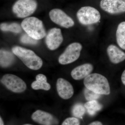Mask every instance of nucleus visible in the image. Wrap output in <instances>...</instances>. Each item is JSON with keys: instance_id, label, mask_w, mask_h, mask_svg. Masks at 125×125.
<instances>
[{"instance_id": "1", "label": "nucleus", "mask_w": 125, "mask_h": 125, "mask_svg": "<svg viewBox=\"0 0 125 125\" xmlns=\"http://www.w3.org/2000/svg\"><path fill=\"white\" fill-rule=\"evenodd\" d=\"M84 84L88 89L100 95H108L110 88L107 78L101 74H90L84 79Z\"/></svg>"}, {"instance_id": "2", "label": "nucleus", "mask_w": 125, "mask_h": 125, "mask_svg": "<svg viewBox=\"0 0 125 125\" xmlns=\"http://www.w3.org/2000/svg\"><path fill=\"white\" fill-rule=\"evenodd\" d=\"M12 52L30 69L37 70L42 66V60L30 49L15 46L12 48Z\"/></svg>"}, {"instance_id": "3", "label": "nucleus", "mask_w": 125, "mask_h": 125, "mask_svg": "<svg viewBox=\"0 0 125 125\" xmlns=\"http://www.w3.org/2000/svg\"><path fill=\"white\" fill-rule=\"evenodd\" d=\"M21 26L26 34L35 40L42 39L46 34L42 21L36 17L25 18L21 23Z\"/></svg>"}, {"instance_id": "4", "label": "nucleus", "mask_w": 125, "mask_h": 125, "mask_svg": "<svg viewBox=\"0 0 125 125\" xmlns=\"http://www.w3.org/2000/svg\"><path fill=\"white\" fill-rule=\"evenodd\" d=\"M37 6L36 0H18L13 5L12 11L18 18H26L35 12Z\"/></svg>"}, {"instance_id": "5", "label": "nucleus", "mask_w": 125, "mask_h": 125, "mask_svg": "<svg viewBox=\"0 0 125 125\" xmlns=\"http://www.w3.org/2000/svg\"><path fill=\"white\" fill-rule=\"evenodd\" d=\"M76 16L80 23L85 25L98 23L101 19L99 11L91 6L81 7L77 12Z\"/></svg>"}, {"instance_id": "6", "label": "nucleus", "mask_w": 125, "mask_h": 125, "mask_svg": "<svg viewBox=\"0 0 125 125\" xmlns=\"http://www.w3.org/2000/svg\"><path fill=\"white\" fill-rule=\"evenodd\" d=\"M82 48V45L79 43H71L59 57V63L62 65L68 64L77 60L80 56Z\"/></svg>"}, {"instance_id": "7", "label": "nucleus", "mask_w": 125, "mask_h": 125, "mask_svg": "<svg viewBox=\"0 0 125 125\" xmlns=\"http://www.w3.org/2000/svg\"><path fill=\"white\" fill-rule=\"evenodd\" d=\"M1 82L8 89L14 93H22L27 88L26 83L23 80L12 74L4 75Z\"/></svg>"}, {"instance_id": "8", "label": "nucleus", "mask_w": 125, "mask_h": 125, "mask_svg": "<svg viewBox=\"0 0 125 125\" xmlns=\"http://www.w3.org/2000/svg\"><path fill=\"white\" fill-rule=\"evenodd\" d=\"M49 16L53 22L63 28H69L74 25L72 18L60 9H52L49 12Z\"/></svg>"}, {"instance_id": "9", "label": "nucleus", "mask_w": 125, "mask_h": 125, "mask_svg": "<svg viewBox=\"0 0 125 125\" xmlns=\"http://www.w3.org/2000/svg\"><path fill=\"white\" fill-rule=\"evenodd\" d=\"M100 5L103 10L112 14L125 12V0H101Z\"/></svg>"}, {"instance_id": "10", "label": "nucleus", "mask_w": 125, "mask_h": 125, "mask_svg": "<svg viewBox=\"0 0 125 125\" xmlns=\"http://www.w3.org/2000/svg\"><path fill=\"white\" fill-rule=\"evenodd\" d=\"M63 40L61 30L60 29L53 28L50 30L46 36V44L50 50H55L60 46Z\"/></svg>"}, {"instance_id": "11", "label": "nucleus", "mask_w": 125, "mask_h": 125, "mask_svg": "<svg viewBox=\"0 0 125 125\" xmlns=\"http://www.w3.org/2000/svg\"><path fill=\"white\" fill-rule=\"evenodd\" d=\"M56 88L58 95L63 99H69L73 95L74 89L72 85L63 78L58 79Z\"/></svg>"}, {"instance_id": "12", "label": "nucleus", "mask_w": 125, "mask_h": 125, "mask_svg": "<svg viewBox=\"0 0 125 125\" xmlns=\"http://www.w3.org/2000/svg\"><path fill=\"white\" fill-rule=\"evenodd\" d=\"M32 119L42 125H56L58 124L57 120L48 113L38 110L32 115Z\"/></svg>"}, {"instance_id": "13", "label": "nucleus", "mask_w": 125, "mask_h": 125, "mask_svg": "<svg viewBox=\"0 0 125 125\" xmlns=\"http://www.w3.org/2000/svg\"><path fill=\"white\" fill-rule=\"evenodd\" d=\"M93 65L90 63H85L77 66L72 70L71 75L75 80L85 79L91 74L93 70Z\"/></svg>"}, {"instance_id": "14", "label": "nucleus", "mask_w": 125, "mask_h": 125, "mask_svg": "<svg viewBox=\"0 0 125 125\" xmlns=\"http://www.w3.org/2000/svg\"><path fill=\"white\" fill-rule=\"evenodd\" d=\"M107 51L109 60L113 64H118L125 60V52L115 45L113 44L109 45Z\"/></svg>"}, {"instance_id": "15", "label": "nucleus", "mask_w": 125, "mask_h": 125, "mask_svg": "<svg viewBox=\"0 0 125 125\" xmlns=\"http://www.w3.org/2000/svg\"><path fill=\"white\" fill-rule=\"evenodd\" d=\"M14 54L9 51L1 49L0 52L1 66L7 67L12 65L15 61Z\"/></svg>"}, {"instance_id": "16", "label": "nucleus", "mask_w": 125, "mask_h": 125, "mask_svg": "<svg viewBox=\"0 0 125 125\" xmlns=\"http://www.w3.org/2000/svg\"><path fill=\"white\" fill-rule=\"evenodd\" d=\"M116 38L118 46L125 50V21L118 24L116 32Z\"/></svg>"}, {"instance_id": "17", "label": "nucleus", "mask_w": 125, "mask_h": 125, "mask_svg": "<svg viewBox=\"0 0 125 125\" xmlns=\"http://www.w3.org/2000/svg\"><path fill=\"white\" fill-rule=\"evenodd\" d=\"M0 28L3 31L16 33H20L22 31L21 26L16 22L2 23L0 25Z\"/></svg>"}, {"instance_id": "18", "label": "nucleus", "mask_w": 125, "mask_h": 125, "mask_svg": "<svg viewBox=\"0 0 125 125\" xmlns=\"http://www.w3.org/2000/svg\"><path fill=\"white\" fill-rule=\"evenodd\" d=\"M84 106L88 113L91 116L94 115L102 108V106L96 100L88 101L85 104Z\"/></svg>"}, {"instance_id": "19", "label": "nucleus", "mask_w": 125, "mask_h": 125, "mask_svg": "<svg viewBox=\"0 0 125 125\" xmlns=\"http://www.w3.org/2000/svg\"><path fill=\"white\" fill-rule=\"evenodd\" d=\"M85 107L81 104H77L74 105L72 109L73 115L78 118H82L85 114Z\"/></svg>"}, {"instance_id": "20", "label": "nucleus", "mask_w": 125, "mask_h": 125, "mask_svg": "<svg viewBox=\"0 0 125 125\" xmlns=\"http://www.w3.org/2000/svg\"><path fill=\"white\" fill-rule=\"evenodd\" d=\"M31 87L34 90L42 89L45 90H49L51 88V86L47 82L35 81L31 84Z\"/></svg>"}, {"instance_id": "21", "label": "nucleus", "mask_w": 125, "mask_h": 125, "mask_svg": "<svg viewBox=\"0 0 125 125\" xmlns=\"http://www.w3.org/2000/svg\"><path fill=\"white\" fill-rule=\"evenodd\" d=\"M84 94L85 98L89 101L96 100L101 97L100 94L96 93L87 88L84 89Z\"/></svg>"}, {"instance_id": "22", "label": "nucleus", "mask_w": 125, "mask_h": 125, "mask_svg": "<svg viewBox=\"0 0 125 125\" xmlns=\"http://www.w3.org/2000/svg\"><path fill=\"white\" fill-rule=\"evenodd\" d=\"M20 40L21 42L24 44L35 45L37 43V40L32 38L27 34L23 35L21 38Z\"/></svg>"}, {"instance_id": "23", "label": "nucleus", "mask_w": 125, "mask_h": 125, "mask_svg": "<svg viewBox=\"0 0 125 125\" xmlns=\"http://www.w3.org/2000/svg\"><path fill=\"white\" fill-rule=\"evenodd\" d=\"M79 121L75 117H69L62 122V125H80Z\"/></svg>"}, {"instance_id": "24", "label": "nucleus", "mask_w": 125, "mask_h": 125, "mask_svg": "<svg viewBox=\"0 0 125 125\" xmlns=\"http://www.w3.org/2000/svg\"><path fill=\"white\" fill-rule=\"evenodd\" d=\"M36 80L47 82L46 77L44 75L42 74H39L36 76Z\"/></svg>"}, {"instance_id": "25", "label": "nucleus", "mask_w": 125, "mask_h": 125, "mask_svg": "<svg viewBox=\"0 0 125 125\" xmlns=\"http://www.w3.org/2000/svg\"><path fill=\"white\" fill-rule=\"evenodd\" d=\"M122 82L125 85V70L123 71L121 76Z\"/></svg>"}, {"instance_id": "26", "label": "nucleus", "mask_w": 125, "mask_h": 125, "mask_svg": "<svg viewBox=\"0 0 125 125\" xmlns=\"http://www.w3.org/2000/svg\"><path fill=\"white\" fill-rule=\"evenodd\" d=\"M89 125H103V124L100 122L95 121L90 123Z\"/></svg>"}, {"instance_id": "27", "label": "nucleus", "mask_w": 125, "mask_h": 125, "mask_svg": "<svg viewBox=\"0 0 125 125\" xmlns=\"http://www.w3.org/2000/svg\"><path fill=\"white\" fill-rule=\"evenodd\" d=\"M0 125H4V122L1 117L0 118Z\"/></svg>"}, {"instance_id": "28", "label": "nucleus", "mask_w": 125, "mask_h": 125, "mask_svg": "<svg viewBox=\"0 0 125 125\" xmlns=\"http://www.w3.org/2000/svg\"><path fill=\"white\" fill-rule=\"evenodd\" d=\"M29 125V124H27V125Z\"/></svg>"}]
</instances>
